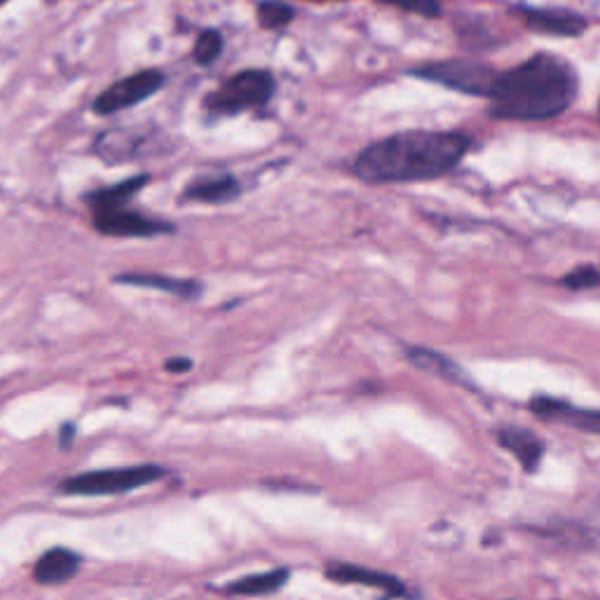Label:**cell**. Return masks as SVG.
Listing matches in <instances>:
<instances>
[{"label": "cell", "mask_w": 600, "mask_h": 600, "mask_svg": "<svg viewBox=\"0 0 600 600\" xmlns=\"http://www.w3.org/2000/svg\"><path fill=\"white\" fill-rule=\"evenodd\" d=\"M460 131H402L366 146L354 174L366 184H413L449 174L470 150Z\"/></svg>", "instance_id": "1"}, {"label": "cell", "mask_w": 600, "mask_h": 600, "mask_svg": "<svg viewBox=\"0 0 600 600\" xmlns=\"http://www.w3.org/2000/svg\"><path fill=\"white\" fill-rule=\"evenodd\" d=\"M580 82L572 66L553 55H535L498 76L491 92V116L514 122H542L565 114Z\"/></svg>", "instance_id": "2"}, {"label": "cell", "mask_w": 600, "mask_h": 600, "mask_svg": "<svg viewBox=\"0 0 600 600\" xmlns=\"http://www.w3.org/2000/svg\"><path fill=\"white\" fill-rule=\"evenodd\" d=\"M165 474L167 470L160 464H137V466H122V470H99V472L76 474L71 479L61 481L59 491L66 495H87V498L122 495V493L137 491V488L160 481Z\"/></svg>", "instance_id": "3"}, {"label": "cell", "mask_w": 600, "mask_h": 600, "mask_svg": "<svg viewBox=\"0 0 600 600\" xmlns=\"http://www.w3.org/2000/svg\"><path fill=\"white\" fill-rule=\"evenodd\" d=\"M275 92V78L268 71H242L207 97V108L218 116H235L268 104Z\"/></svg>", "instance_id": "4"}, {"label": "cell", "mask_w": 600, "mask_h": 600, "mask_svg": "<svg viewBox=\"0 0 600 600\" xmlns=\"http://www.w3.org/2000/svg\"><path fill=\"white\" fill-rule=\"evenodd\" d=\"M413 76L425 78L432 82H439L449 90L472 95V97H491L493 87L498 82L500 71L491 69L488 63L481 61H470V59H451V61H439V63H427L422 69H415Z\"/></svg>", "instance_id": "5"}, {"label": "cell", "mask_w": 600, "mask_h": 600, "mask_svg": "<svg viewBox=\"0 0 600 600\" xmlns=\"http://www.w3.org/2000/svg\"><path fill=\"white\" fill-rule=\"evenodd\" d=\"M165 85V73L158 69H148L141 73H135L129 78H122L108 87L104 95L97 97L95 101V114L97 116H114L120 110H127L131 106H137L153 95H158Z\"/></svg>", "instance_id": "6"}, {"label": "cell", "mask_w": 600, "mask_h": 600, "mask_svg": "<svg viewBox=\"0 0 600 600\" xmlns=\"http://www.w3.org/2000/svg\"><path fill=\"white\" fill-rule=\"evenodd\" d=\"M95 228L108 237H158L174 230L169 224H163V220L148 218L137 212H127L125 207L95 212Z\"/></svg>", "instance_id": "7"}, {"label": "cell", "mask_w": 600, "mask_h": 600, "mask_svg": "<svg viewBox=\"0 0 600 600\" xmlns=\"http://www.w3.org/2000/svg\"><path fill=\"white\" fill-rule=\"evenodd\" d=\"M326 577L331 582L338 584H362V587H371L383 591L385 596H394V598H406L409 589L406 584L399 580L394 574L387 572H377V570H368L362 565H352V563H328L326 565Z\"/></svg>", "instance_id": "8"}, {"label": "cell", "mask_w": 600, "mask_h": 600, "mask_svg": "<svg viewBox=\"0 0 600 600\" xmlns=\"http://www.w3.org/2000/svg\"><path fill=\"white\" fill-rule=\"evenodd\" d=\"M528 29L547 33V36H559V38H574L582 36L587 31V19L574 14L570 10H542V8H519L517 10Z\"/></svg>", "instance_id": "9"}, {"label": "cell", "mask_w": 600, "mask_h": 600, "mask_svg": "<svg viewBox=\"0 0 600 600\" xmlns=\"http://www.w3.org/2000/svg\"><path fill=\"white\" fill-rule=\"evenodd\" d=\"M530 409L538 417L565 422V425H570L574 430H582L589 434H600V411L577 409L568 402H561V399H551V396L532 399Z\"/></svg>", "instance_id": "10"}, {"label": "cell", "mask_w": 600, "mask_h": 600, "mask_svg": "<svg viewBox=\"0 0 600 600\" xmlns=\"http://www.w3.org/2000/svg\"><path fill=\"white\" fill-rule=\"evenodd\" d=\"M80 565H82V559L76 551L57 547L40 555L33 568V580L38 584L57 587V584L73 580V577L80 572Z\"/></svg>", "instance_id": "11"}, {"label": "cell", "mask_w": 600, "mask_h": 600, "mask_svg": "<svg viewBox=\"0 0 600 600\" xmlns=\"http://www.w3.org/2000/svg\"><path fill=\"white\" fill-rule=\"evenodd\" d=\"M239 181L235 176H212V179H197L184 190V203L199 205H228L239 195Z\"/></svg>", "instance_id": "12"}, {"label": "cell", "mask_w": 600, "mask_h": 600, "mask_svg": "<svg viewBox=\"0 0 600 600\" xmlns=\"http://www.w3.org/2000/svg\"><path fill=\"white\" fill-rule=\"evenodd\" d=\"M498 441L502 443V446L509 451V453H514L519 458V462L525 466L528 472L535 470V466L540 464L542 455H544V446H542V441L535 436V434H530L521 427H506V430H500L498 434Z\"/></svg>", "instance_id": "13"}, {"label": "cell", "mask_w": 600, "mask_h": 600, "mask_svg": "<svg viewBox=\"0 0 600 600\" xmlns=\"http://www.w3.org/2000/svg\"><path fill=\"white\" fill-rule=\"evenodd\" d=\"M118 284H129V286H148L155 288V292H165V294H174L179 298H197L199 296V286L193 279H174L167 275H158V273H129V275H118L116 277Z\"/></svg>", "instance_id": "14"}, {"label": "cell", "mask_w": 600, "mask_h": 600, "mask_svg": "<svg viewBox=\"0 0 600 600\" xmlns=\"http://www.w3.org/2000/svg\"><path fill=\"white\" fill-rule=\"evenodd\" d=\"M146 184H148V174H139V176H131V179L120 181L116 186H108V188H101V190L85 195V199L92 205L95 212L122 209L129 203V199L135 197Z\"/></svg>", "instance_id": "15"}, {"label": "cell", "mask_w": 600, "mask_h": 600, "mask_svg": "<svg viewBox=\"0 0 600 600\" xmlns=\"http://www.w3.org/2000/svg\"><path fill=\"white\" fill-rule=\"evenodd\" d=\"M286 580H288V570L277 568V570H271V572L242 577V580L228 584L226 591L237 593V596H268V593L282 589L286 584Z\"/></svg>", "instance_id": "16"}, {"label": "cell", "mask_w": 600, "mask_h": 600, "mask_svg": "<svg viewBox=\"0 0 600 600\" xmlns=\"http://www.w3.org/2000/svg\"><path fill=\"white\" fill-rule=\"evenodd\" d=\"M409 360L422 371H430V373H434L439 377H446V381H451V383H464L466 385L464 373L451 360H446L439 352H432V350H425V347H413V350H409Z\"/></svg>", "instance_id": "17"}, {"label": "cell", "mask_w": 600, "mask_h": 600, "mask_svg": "<svg viewBox=\"0 0 600 600\" xmlns=\"http://www.w3.org/2000/svg\"><path fill=\"white\" fill-rule=\"evenodd\" d=\"M294 17H296L294 8L279 3V0H263V3L258 6V21L263 29H273V31L284 29Z\"/></svg>", "instance_id": "18"}, {"label": "cell", "mask_w": 600, "mask_h": 600, "mask_svg": "<svg viewBox=\"0 0 600 600\" xmlns=\"http://www.w3.org/2000/svg\"><path fill=\"white\" fill-rule=\"evenodd\" d=\"M220 52H224V36L214 29L199 33V38L195 40V50H193V57L199 66L214 63L220 57Z\"/></svg>", "instance_id": "19"}, {"label": "cell", "mask_w": 600, "mask_h": 600, "mask_svg": "<svg viewBox=\"0 0 600 600\" xmlns=\"http://www.w3.org/2000/svg\"><path fill=\"white\" fill-rule=\"evenodd\" d=\"M383 6H394L399 10H406L420 17H439L441 14V0H377Z\"/></svg>", "instance_id": "20"}, {"label": "cell", "mask_w": 600, "mask_h": 600, "mask_svg": "<svg viewBox=\"0 0 600 600\" xmlns=\"http://www.w3.org/2000/svg\"><path fill=\"white\" fill-rule=\"evenodd\" d=\"M563 284L568 288H572V292H582V288H591V286H598L600 284V273L596 268H591V265H584V268H577L572 271Z\"/></svg>", "instance_id": "21"}, {"label": "cell", "mask_w": 600, "mask_h": 600, "mask_svg": "<svg viewBox=\"0 0 600 600\" xmlns=\"http://www.w3.org/2000/svg\"><path fill=\"white\" fill-rule=\"evenodd\" d=\"M165 366H167V371H171V373H186V371H190L193 362H190V360H169Z\"/></svg>", "instance_id": "22"}, {"label": "cell", "mask_w": 600, "mask_h": 600, "mask_svg": "<svg viewBox=\"0 0 600 600\" xmlns=\"http://www.w3.org/2000/svg\"><path fill=\"white\" fill-rule=\"evenodd\" d=\"M8 3V0H0V6H6Z\"/></svg>", "instance_id": "23"}]
</instances>
